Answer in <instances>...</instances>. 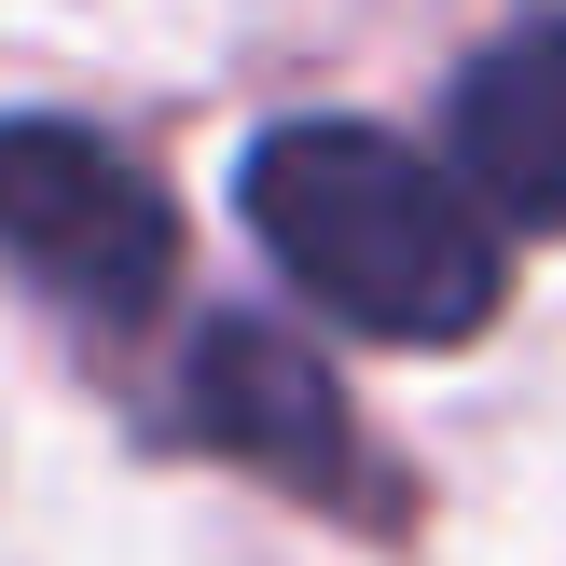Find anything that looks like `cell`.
<instances>
[{
	"label": "cell",
	"instance_id": "obj_3",
	"mask_svg": "<svg viewBox=\"0 0 566 566\" xmlns=\"http://www.w3.org/2000/svg\"><path fill=\"white\" fill-rule=\"evenodd\" d=\"M193 442L276 470V484H346V470H359L346 387H332L291 332H263V318H221L208 346H193Z\"/></svg>",
	"mask_w": 566,
	"mask_h": 566
},
{
	"label": "cell",
	"instance_id": "obj_4",
	"mask_svg": "<svg viewBox=\"0 0 566 566\" xmlns=\"http://www.w3.org/2000/svg\"><path fill=\"white\" fill-rule=\"evenodd\" d=\"M457 180L484 193L497 221L566 235V14L512 28V42L457 83Z\"/></svg>",
	"mask_w": 566,
	"mask_h": 566
},
{
	"label": "cell",
	"instance_id": "obj_1",
	"mask_svg": "<svg viewBox=\"0 0 566 566\" xmlns=\"http://www.w3.org/2000/svg\"><path fill=\"white\" fill-rule=\"evenodd\" d=\"M249 235L291 291L387 346H457L497 318V208L387 125H276L249 153Z\"/></svg>",
	"mask_w": 566,
	"mask_h": 566
},
{
	"label": "cell",
	"instance_id": "obj_2",
	"mask_svg": "<svg viewBox=\"0 0 566 566\" xmlns=\"http://www.w3.org/2000/svg\"><path fill=\"white\" fill-rule=\"evenodd\" d=\"M0 249H14L42 291L138 318V304L166 291V263H180V221H166V193L138 180L111 138H83V125H0Z\"/></svg>",
	"mask_w": 566,
	"mask_h": 566
}]
</instances>
